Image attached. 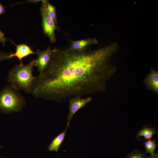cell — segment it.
Segmentation results:
<instances>
[{
    "label": "cell",
    "mask_w": 158,
    "mask_h": 158,
    "mask_svg": "<svg viewBox=\"0 0 158 158\" xmlns=\"http://www.w3.org/2000/svg\"><path fill=\"white\" fill-rule=\"evenodd\" d=\"M70 46L67 49L69 51H78L84 50L88 46L97 44L98 41L94 38H88L77 40H73L69 39Z\"/></svg>",
    "instance_id": "8"
},
{
    "label": "cell",
    "mask_w": 158,
    "mask_h": 158,
    "mask_svg": "<svg viewBox=\"0 0 158 158\" xmlns=\"http://www.w3.org/2000/svg\"><path fill=\"white\" fill-rule=\"evenodd\" d=\"M43 0H28L27 1H25V2H21L20 3H16V4H14V5H15L18 3H19V4H20V3H25V2H30L32 4L33 3H38L39 2H42L43 1Z\"/></svg>",
    "instance_id": "17"
},
{
    "label": "cell",
    "mask_w": 158,
    "mask_h": 158,
    "mask_svg": "<svg viewBox=\"0 0 158 158\" xmlns=\"http://www.w3.org/2000/svg\"><path fill=\"white\" fill-rule=\"evenodd\" d=\"M67 129L66 128L63 132L58 135L52 140L48 147L49 151L58 152L60 145L64 140Z\"/></svg>",
    "instance_id": "10"
},
{
    "label": "cell",
    "mask_w": 158,
    "mask_h": 158,
    "mask_svg": "<svg viewBox=\"0 0 158 158\" xmlns=\"http://www.w3.org/2000/svg\"><path fill=\"white\" fill-rule=\"evenodd\" d=\"M144 145L146 150V153L150 154L151 156L153 155L157 146L155 140H148L144 143Z\"/></svg>",
    "instance_id": "13"
},
{
    "label": "cell",
    "mask_w": 158,
    "mask_h": 158,
    "mask_svg": "<svg viewBox=\"0 0 158 158\" xmlns=\"http://www.w3.org/2000/svg\"><path fill=\"white\" fill-rule=\"evenodd\" d=\"M118 49L115 43L92 50L55 48L43 73L35 77L30 93L36 98L61 102L66 98L103 92L116 71L111 60Z\"/></svg>",
    "instance_id": "1"
},
{
    "label": "cell",
    "mask_w": 158,
    "mask_h": 158,
    "mask_svg": "<svg viewBox=\"0 0 158 158\" xmlns=\"http://www.w3.org/2000/svg\"><path fill=\"white\" fill-rule=\"evenodd\" d=\"M9 53L5 51H0V62L4 60L10 59Z\"/></svg>",
    "instance_id": "15"
},
{
    "label": "cell",
    "mask_w": 158,
    "mask_h": 158,
    "mask_svg": "<svg viewBox=\"0 0 158 158\" xmlns=\"http://www.w3.org/2000/svg\"><path fill=\"white\" fill-rule=\"evenodd\" d=\"M52 50L49 47L45 50L42 51L37 50L36 54L37 56V58L35 60V66L38 68L39 75L43 72L49 62Z\"/></svg>",
    "instance_id": "6"
},
{
    "label": "cell",
    "mask_w": 158,
    "mask_h": 158,
    "mask_svg": "<svg viewBox=\"0 0 158 158\" xmlns=\"http://www.w3.org/2000/svg\"><path fill=\"white\" fill-rule=\"evenodd\" d=\"M6 12V10L0 1V16L3 14H5Z\"/></svg>",
    "instance_id": "18"
},
{
    "label": "cell",
    "mask_w": 158,
    "mask_h": 158,
    "mask_svg": "<svg viewBox=\"0 0 158 158\" xmlns=\"http://www.w3.org/2000/svg\"><path fill=\"white\" fill-rule=\"evenodd\" d=\"M150 158H158V153L154 154L152 156H150Z\"/></svg>",
    "instance_id": "19"
},
{
    "label": "cell",
    "mask_w": 158,
    "mask_h": 158,
    "mask_svg": "<svg viewBox=\"0 0 158 158\" xmlns=\"http://www.w3.org/2000/svg\"><path fill=\"white\" fill-rule=\"evenodd\" d=\"M143 81L147 89L158 93V72L156 69L151 67Z\"/></svg>",
    "instance_id": "7"
},
{
    "label": "cell",
    "mask_w": 158,
    "mask_h": 158,
    "mask_svg": "<svg viewBox=\"0 0 158 158\" xmlns=\"http://www.w3.org/2000/svg\"><path fill=\"white\" fill-rule=\"evenodd\" d=\"M7 40L10 41L11 40L5 37L4 33L0 29V42L1 43L3 47H4L6 42Z\"/></svg>",
    "instance_id": "16"
},
{
    "label": "cell",
    "mask_w": 158,
    "mask_h": 158,
    "mask_svg": "<svg viewBox=\"0 0 158 158\" xmlns=\"http://www.w3.org/2000/svg\"><path fill=\"white\" fill-rule=\"evenodd\" d=\"M35 60L33 59L26 65H16L10 70L7 78L10 85L26 93H30L35 77L32 74Z\"/></svg>",
    "instance_id": "2"
},
{
    "label": "cell",
    "mask_w": 158,
    "mask_h": 158,
    "mask_svg": "<svg viewBox=\"0 0 158 158\" xmlns=\"http://www.w3.org/2000/svg\"><path fill=\"white\" fill-rule=\"evenodd\" d=\"M47 1L42 2L40 11L42 19V25L44 33L49 38L50 42L54 43L56 41L55 30L56 28L54 23L49 16L47 11Z\"/></svg>",
    "instance_id": "4"
},
{
    "label": "cell",
    "mask_w": 158,
    "mask_h": 158,
    "mask_svg": "<svg viewBox=\"0 0 158 158\" xmlns=\"http://www.w3.org/2000/svg\"><path fill=\"white\" fill-rule=\"evenodd\" d=\"M80 96L70 98L69 101V111L67 116V128L69 127L70 121L76 112L85 107L92 99L91 96L85 98H82Z\"/></svg>",
    "instance_id": "5"
},
{
    "label": "cell",
    "mask_w": 158,
    "mask_h": 158,
    "mask_svg": "<svg viewBox=\"0 0 158 158\" xmlns=\"http://www.w3.org/2000/svg\"><path fill=\"white\" fill-rule=\"evenodd\" d=\"M156 132L155 128L145 126L138 132L136 136H143L145 139L148 140L150 139Z\"/></svg>",
    "instance_id": "12"
},
{
    "label": "cell",
    "mask_w": 158,
    "mask_h": 158,
    "mask_svg": "<svg viewBox=\"0 0 158 158\" xmlns=\"http://www.w3.org/2000/svg\"><path fill=\"white\" fill-rule=\"evenodd\" d=\"M0 158H2L1 157H0Z\"/></svg>",
    "instance_id": "20"
},
{
    "label": "cell",
    "mask_w": 158,
    "mask_h": 158,
    "mask_svg": "<svg viewBox=\"0 0 158 158\" xmlns=\"http://www.w3.org/2000/svg\"></svg>",
    "instance_id": "21"
},
{
    "label": "cell",
    "mask_w": 158,
    "mask_h": 158,
    "mask_svg": "<svg viewBox=\"0 0 158 158\" xmlns=\"http://www.w3.org/2000/svg\"><path fill=\"white\" fill-rule=\"evenodd\" d=\"M150 156L147 154V153L135 150L127 155L125 158H150Z\"/></svg>",
    "instance_id": "14"
},
{
    "label": "cell",
    "mask_w": 158,
    "mask_h": 158,
    "mask_svg": "<svg viewBox=\"0 0 158 158\" xmlns=\"http://www.w3.org/2000/svg\"><path fill=\"white\" fill-rule=\"evenodd\" d=\"M47 9L49 16L54 23L56 29L58 31H61V30L59 28L58 26V22L57 19L56 7L51 4L48 0H47Z\"/></svg>",
    "instance_id": "11"
},
{
    "label": "cell",
    "mask_w": 158,
    "mask_h": 158,
    "mask_svg": "<svg viewBox=\"0 0 158 158\" xmlns=\"http://www.w3.org/2000/svg\"><path fill=\"white\" fill-rule=\"evenodd\" d=\"M11 41L16 46V50L15 53L11 52L10 55V57L12 58L14 56L16 57L19 60L20 64H22V59L29 55L30 54H36L29 46L25 44H21L16 45L12 41Z\"/></svg>",
    "instance_id": "9"
},
{
    "label": "cell",
    "mask_w": 158,
    "mask_h": 158,
    "mask_svg": "<svg viewBox=\"0 0 158 158\" xmlns=\"http://www.w3.org/2000/svg\"><path fill=\"white\" fill-rule=\"evenodd\" d=\"M19 90L8 85L0 92V111L4 113L19 111L25 105L26 101Z\"/></svg>",
    "instance_id": "3"
}]
</instances>
